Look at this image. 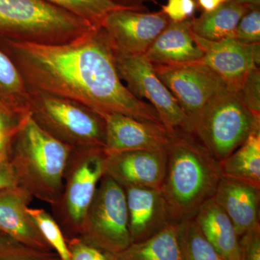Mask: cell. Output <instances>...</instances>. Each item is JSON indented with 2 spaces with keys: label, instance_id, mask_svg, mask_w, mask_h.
Instances as JSON below:
<instances>
[{
  "label": "cell",
  "instance_id": "e575fe53",
  "mask_svg": "<svg viewBox=\"0 0 260 260\" xmlns=\"http://www.w3.org/2000/svg\"><path fill=\"white\" fill-rule=\"evenodd\" d=\"M230 0H194L197 8L203 13H210Z\"/></svg>",
  "mask_w": 260,
  "mask_h": 260
},
{
  "label": "cell",
  "instance_id": "44dd1931",
  "mask_svg": "<svg viewBox=\"0 0 260 260\" xmlns=\"http://www.w3.org/2000/svg\"><path fill=\"white\" fill-rule=\"evenodd\" d=\"M0 110L20 119L30 112L29 89L9 56L0 50Z\"/></svg>",
  "mask_w": 260,
  "mask_h": 260
},
{
  "label": "cell",
  "instance_id": "9a60e30c",
  "mask_svg": "<svg viewBox=\"0 0 260 260\" xmlns=\"http://www.w3.org/2000/svg\"><path fill=\"white\" fill-rule=\"evenodd\" d=\"M124 189L132 243L148 239L172 222L160 189L136 186Z\"/></svg>",
  "mask_w": 260,
  "mask_h": 260
},
{
  "label": "cell",
  "instance_id": "d590c367",
  "mask_svg": "<svg viewBox=\"0 0 260 260\" xmlns=\"http://www.w3.org/2000/svg\"><path fill=\"white\" fill-rule=\"evenodd\" d=\"M112 1L120 6L141 10H148L143 5L147 2H153L156 3L155 0H112Z\"/></svg>",
  "mask_w": 260,
  "mask_h": 260
},
{
  "label": "cell",
  "instance_id": "ffe728a7",
  "mask_svg": "<svg viewBox=\"0 0 260 260\" xmlns=\"http://www.w3.org/2000/svg\"><path fill=\"white\" fill-rule=\"evenodd\" d=\"M179 223L170 222L153 236L132 243L112 255L113 260H184L179 239Z\"/></svg>",
  "mask_w": 260,
  "mask_h": 260
},
{
  "label": "cell",
  "instance_id": "277c9868",
  "mask_svg": "<svg viewBox=\"0 0 260 260\" xmlns=\"http://www.w3.org/2000/svg\"><path fill=\"white\" fill-rule=\"evenodd\" d=\"M95 28L84 19L44 0H0V36L8 40L64 44Z\"/></svg>",
  "mask_w": 260,
  "mask_h": 260
},
{
  "label": "cell",
  "instance_id": "5bb4252c",
  "mask_svg": "<svg viewBox=\"0 0 260 260\" xmlns=\"http://www.w3.org/2000/svg\"><path fill=\"white\" fill-rule=\"evenodd\" d=\"M167 151L136 150L106 155L105 174L123 188L160 189L167 169Z\"/></svg>",
  "mask_w": 260,
  "mask_h": 260
},
{
  "label": "cell",
  "instance_id": "7c38bea8",
  "mask_svg": "<svg viewBox=\"0 0 260 260\" xmlns=\"http://www.w3.org/2000/svg\"><path fill=\"white\" fill-rule=\"evenodd\" d=\"M195 41L204 53L200 64L209 67L225 82L228 89L240 90L248 73L259 67L260 43L242 44L234 38L212 42L194 34Z\"/></svg>",
  "mask_w": 260,
  "mask_h": 260
},
{
  "label": "cell",
  "instance_id": "9c48e42d",
  "mask_svg": "<svg viewBox=\"0 0 260 260\" xmlns=\"http://www.w3.org/2000/svg\"><path fill=\"white\" fill-rule=\"evenodd\" d=\"M114 51L118 74L128 90L138 99L148 101L168 130L184 129L187 121L185 113L159 79L153 64L144 55H126Z\"/></svg>",
  "mask_w": 260,
  "mask_h": 260
},
{
  "label": "cell",
  "instance_id": "8992f818",
  "mask_svg": "<svg viewBox=\"0 0 260 260\" xmlns=\"http://www.w3.org/2000/svg\"><path fill=\"white\" fill-rule=\"evenodd\" d=\"M30 115L43 129L73 148L105 147L104 119L68 99L29 89Z\"/></svg>",
  "mask_w": 260,
  "mask_h": 260
},
{
  "label": "cell",
  "instance_id": "ab89813d",
  "mask_svg": "<svg viewBox=\"0 0 260 260\" xmlns=\"http://www.w3.org/2000/svg\"><path fill=\"white\" fill-rule=\"evenodd\" d=\"M0 233H1V232H0Z\"/></svg>",
  "mask_w": 260,
  "mask_h": 260
},
{
  "label": "cell",
  "instance_id": "f1b7e54d",
  "mask_svg": "<svg viewBox=\"0 0 260 260\" xmlns=\"http://www.w3.org/2000/svg\"><path fill=\"white\" fill-rule=\"evenodd\" d=\"M237 93L251 112L260 115L259 67H254L248 73Z\"/></svg>",
  "mask_w": 260,
  "mask_h": 260
},
{
  "label": "cell",
  "instance_id": "ac0fdd59",
  "mask_svg": "<svg viewBox=\"0 0 260 260\" xmlns=\"http://www.w3.org/2000/svg\"><path fill=\"white\" fill-rule=\"evenodd\" d=\"M193 19V18H192ZM192 19L171 22L156 38L145 56L152 64L181 65L198 63L204 53L197 44L191 30Z\"/></svg>",
  "mask_w": 260,
  "mask_h": 260
},
{
  "label": "cell",
  "instance_id": "52a82bcc",
  "mask_svg": "<svg viewBox=\"0 0 260 260\" xmlns=\"http://www.w3.org/2000/svg\"><path fill=\"white\" fill-rule=\"evenodd\" d=\"M104 149L75 148L63 178L60 198L51 206L53 217L68 239L78 237L98 185L105 174Z\"/></svg>",
  "mask_w": 260,
  "mask_h": 260
},
{
  "label": "cell",
  "instance_id": "74e56055",
  "mask_svg": "<svg viewBox=\"0 0 260 260\" xmlns=\"http://www.w3.org/2000/svg\"><path fill=\"white\" fill-rule=\"evenodd\" d=\"M241 4L251 5V6L260 7V0H235Z\"/></svg>",
  "mask_w": 260,
  "mask_h": 260
},
{
  "label": "cell",
  "instance_id": "2e32d148",
  "mask_svg": "<svg viewBox=\"0 0 260 260\" xmlns=\"http://www.w3.org/2000/svg\"><path fill=\"white\" fill-rule=\"evenodd\" d=\"M32 198L19 186L0 189V232L25 245L54 251L27 211Z\"/></svg>",
  "mask_w": 260,
  "mask_h": 260
},
{
  "label": "cell",
  "instance_id": "836d02e7",
  "mask_svg": "<svg viewBox=\"0 0 260 260\" xmlns=\"http://www.w3.org/2000/svg\"><path fill=\"white\" fill-rule=\"evenodd\" d=\"M18 186L14 171L8 160L0 162V189Z\"/></svg>",
  "mask_w": 260,
  "mask_h": 260
},
{
  "label": "cell",
  "instance_id": "4fadbf2b",
  "mask_svg": "<svg viewBox=\"0 0 260 260\" xmlns=\"http://www.w3.org/2000/svg\"><path fill=\"white\" fill-rule=\"evenodd\" d=\"M99 115L105 121L106 155L136 150H162L169 143L170 133L164 124L137 120L118 114Z\"/></svg>",
  "mask_w": 260,
  "mask_h": 260
},
{
  "label": "cell",
  "instance_id": "f546056e",
  "mask_svg": "<svg viewBox=\"0 0 260 260\" xmlns=\"http://www.w3.org/2000/svg\"><path fill=\"white\" fill-rule=\"evenodd\" d=\"M70 260H113L111 254L84 242L80 237L66 239Z\"/></svg>",
  "mask_w": 260,
  "mask_h": 260
},
{
  "label": "cell",
  "instance_id": "4316f807",
  "mask_svg": "<svg viewBox=\"0 0 260 260\" xmlns=\"http://www.w3.org/2000/svg\"><path fill=\"white\" fill-rule=\"evenodd\" d=\"M0 260H61L54 251L25 245L0 233Z\"/></svg>",
  "mask_w": 260,
  "mask_h": 260
},
{
  "label": "cell",
  "instance_id": "484cf974",
  "mask_svg": "<svg viewBox=\"0 0 260 260\" xmlns=\"http://www.w3.org/2000/svg\"><path fill=\"white\" fill-rule=\"evenodd\" d=\"M27 211L37 224L46 241L61 260H70V253L66 237L54 217L39 208H28Z\"/></svg>",
  "mask_w": 260,
  "mask_h": 260
},
{
  "label": "cell",
  "instance_id": "7a4b0ae2",
  "mask_svg": "<svg viewBox=\"0 0 260 260\" xmlns=\"http://www.w3.org/2000/svg\"><path fill=\"white\" fill-rule=\"evenodd\" d=\"M167 169L160 191L172 221L194 216L213 198L223 177L220 162L196 138L181 128L169 131Z\"/></svg>",
  "mask_w": 260,
  "mask_h": 260
},
{
  "label": "cell",
  "instance_id": "d4e9b609",
  "mask_svg": "<svg viewBox=\"0 0 260 260\" xmlns=\"http://www.w3.org/2000/svg\"><path fill=\"white\" fill-rule=\"evenodd\" d=\"M60 7L77 16L84 19L93 26H102L104 19L109 13L126 7L113 3L112 0H44ZM135 9V8H134Z\"/></svg>",
  "mask_w": 260,
  "mask_h": 260
},
{
  "label": "cell",
  "instance_id": "6da1fadb",
  "mask_svg": "<svg viewBox=\"0 0 260 260\" xmlns=\"http://www.w3.org/2000/svg\"><path fill=\"white\" fill-rule=\"evenodd\" d=\"M5 53L28 89L68 99L98 114L162 124L153 106L135 97L119 78L114 48L102 27L64 44L7 39Z\"/></svg>",
  "mask_w": 260,
  "mask_h": 260
},
{
  "label": "cell",
  "instance_id": "cb8c5ba5",
  "mask_svg": "<svg viewBox=\"0 0 260 260\" xmlns=\"http://www.w3.org/2000/svg\"><path fill=\"white\" fill-rule=\"evenodd\" d=\"M178 233L184 260H223L200 232L194 218L179 222Z\"/></svg>",
  "mask_w": 260,
  "mask_h": 260
},
{
  "label": "cell",
  "instance_id": "7402d4cb",
  "mask_svg": "<svg viewBox=\"0 0 260 260\" xmlns=\"http://www.w3.org/2000/svg\"><path fill=\"white\" fill-rule=\"evenodd\" d=\"M253 7L256 6L230 0L210 13L193 18L191 30L198 37L212 42L234 38L241 19Z\"/></svg>",
  "mask_w": 260,
  "mask_h": 260
},
{
  "label": "cell",
  "instance_id": "30bf717a",
  "mask_svg": "<svg viewBox=\"0 0 260 260\" xmlns=\"http://www.w3.org/2000/svg\"><path fill=\"white\" fill-rule=\"evenodd\" d=\"M153 65L159 79L185 113L186 122L193 119L215 94L228 88L217 73L200 63Z\"/></svg>",
  "mask_w": 260,
  "mask_h": 260
},
{
  "label": "cell",
  "instance_id": "603a6c76",
  "mask_svg": "<svg viewBox=\"0 0 260 260\" xmlns=\"http://www.w3.org/2000/svg\"><path fill=\"white\" fill-rule=\"evenodd\" d=\"M220 164L223 177L260 189V126L253 130L244 143Z\"/></svg>",
  "mask_w": 260,
  "mask_h": 260
},
{
  "label": "cell",
  "instance_id": "d6a6232c",
  "mask_svg": "<svg viewBox=\"0 0 260 260\" xmlns=\"http://www.w3.org/2000/svg\"><path fill=\"white\" fill-rule=\"evenodd\" d=\"M30 114V113L24 116L23 119H16L10 117L0 110V143L13 136L20 129Z\"/></svg>",
  "mask_w": 260,
  "mask_h": 260
},
{
  "label": "cell",
  "instance_id": "8fae6325",
  "mask_svg": "<svg viewBox=\"0 0 260 260\" xmlns=\"http://www.w3.org/2000/svg\"><path fill=\"white\" fill-rule=\"evenodd\" d=\"M171 20L160 10L123 8L104 19L102 28L113 47L126 55L143 56Z\"/></svg>",
  "mask_w": 260,
  "mask_h": 260
},
{
  "label": "cell",
  "instance_id": "1f68e13d",
  "mask_svg": "<svg viewBox=\"0 0 260 260\" xmlns=\"http://www.w3.org/2000/svg\"><path fill=\"white\" fill-rule=\"evenodd\" d=\"M239 242L243 260H260V226L253 228L242 236Z\"/></svg>",
  "mask_w": 260,
  "mask_h": 260
},
{
  "label": "cell",
  "instance_id": "f35d334b",
  "mask_svg": "<svg viewBox=\"0 0 260 260\" xmlns=\"http://www.w3.org/2000/svg\"><path fill=\"white\" fill-rule=\"evenodd\" d=\"M237 260H243V259H242V258H240V259H237Z\"/></svg>",
  "mask_w": 260,
  "mask_h": 260
},
{
  "label": "cell",
  "instance_id": "e0dca14e",
  "mask_svg": "<svg viewBox=\"0 0 260 260\" xmlns=\"http://www.w3.org/2000/svg\"><path fill=\"white\" fill-rule=\"evenodd\" d=\"M213 198L232 220L238 237L259 225L260 189L223 177Z\"/></svg>",
  "mask_w": 260,
  "mask_h": 260
},
{
  "label": "cell",
  "instance_id": "3957f363",
  "mask_svg": "<svg viewBox=\"0 0 260 260\" xmlns=\"http://www.w3.org/2000/svg\"><path fill=\"white\" fill-rule=\"evenodd\" d=\"M73 149L43 129L30 114L11 138L8 150L17 184L32 198L54 206L60 198Z\"/></svg>",
  "mask_w": 260,
  "mask_h": 260
},
{
  "label": "cell",
  "instance_id": "8d00e7d4",
  "mask_svg": "<svg viewBox=\"0 0 260 260\" xmlns=\"http://www.w3.org/2000/svg\"><path fill=\"white\" fill-rule=\"evenodd\" d=\"M12 138L13 136L0 143V162L8 160V150Z\"/></svg>",
  "mask_w": 260,
  "mask_h": 260
},
{
  "label": "cell",
  "instance_id": "5b68a950",
  "mask_svg": "<svg viewBox=\"0 0 260 260\" xmlns=\"http://www.w3.org/2000/svg\"><path fill=\"white\" fill-rule=\"evenodd\" d=\"M258 126L260 115L246 107L237 92L225 88L210 99L183 129L194 135L221 162Z\"/></svg>",
  "mask_w": 260,
  "mask_h": 260
},
{
  "label": "cell",
  "instance_id": "4dcf8cb0",
  "mask_svg": "<svg viewBox=\"0 0 260 260\" xmlns=\"http://www.w3.org/2000/svg\"><path fill=\"white\" fill-rule=\"evenodd\" d=\"M197 9L194 0H168L167 5H161V11L173 23L195 18Z\"/></svg>",
  "mask_w": 260,
  "mask_h": 260
},
{
  "label": "cell",
  "instance_id": "ba28073f",
  "mask_svg": "<svg viewBox=\"0 0 260 260\" xmlns=\"http://www.w3.org/2000/svg\"><path fill=\"white\" fill-rule=\"evenodd\" d=\"M78 237L111 255L132 244L125 191L107 174L98 185Z\"/></svg>",
  "mask_w": 260,
  "mask_h": 260
},
{
  "label": "cell",
  "instance_id": "83f0119b",
  "mask_svg": "<svg viewBox=\"0 0 260 260\" xmlns=\"http://www.w3.org/2000/svg\"><path fill=\"white\" fill-rule=\"evenodd\" d=\"M234 38L244 44L260 43V7H253L242 17Z\"/></svg>",
  "mask_w": 260,
  "mask_h": 260
},
{
  "label": "cell",
  "instance_id": "d6986e66",
  "mask_svg": "<svg viewBox=\"0 0 260 260\" xmlns=\"http://www.w3.org/2000/svg\"><path fill=\"white\" fill-rule=\"evenodd\" d=\"M193 218L205 239L223 260L242 257L235 228L213 198L200 207Z\"/></svg>",
  "mask_w": 260,
  "mask_h": 260
}]
</instances>
